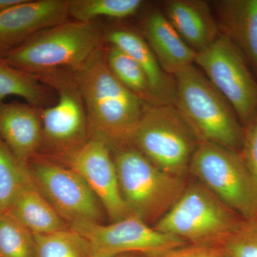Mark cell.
<instances>
[{
	"label": "cell",
	"mask_w": 257,
	"mask_h": 257,
	"mask_svg": "<svg viewBox=\"0 0 257 257\" xmlns=\"http://www.w3.org/2000/svg\"><path fill=\"white\" fill-rule=\"evenodd\" d=\"M75 71L89 138L104 140L112 150L133 146L146 103L114 77L101 48Z\"/></svg>",
	"instance_id": "cell-1"
},
{
	"label": "cell",
	"mask_w": 257,
	"mask_h": 257,
	"mask_svg": "<svg viewBox=\"0 0 257 257\" xmlns=\"http://www.w3.org/2000/svg\"><path fill=\"white\" fill-rule=\"evenodd\" d=\"M175 105L199 143L216 144L237 151L243 131L229 103L194 64L173 75Z\"/></svg>",
	"instance_id": "cell-2"
},
{
	"label": "cell",
	"mask_w": 257,
	"mask_h": 257,
	"mask_svg": "<svg viewBox=\"0 0 257 257\" xmlns=\"http://www.w3.org/2000/svg\"><path fill=\"white\" fill-rule=\"evenodd\" d=\"M101 41L100 29L94 22L66 21L38 32L0 57L34 75L62 67L76 69L100 49Z\"/></svg>",
	"instance_id": "cell-3"
},
{
	"label": "cell",
	"mask_w": 257,
	"mask_h": 257,
	"mask_svg": "<svg viewBox=\"0 0 257 257\" xmlns=\"http://www.w3.org/2000/svg\"><path fill=\"white\" fill-rule=\"evenodd\" d=\"M112 151L120 192L130 214L155 225L173 207L188 184L184 177L160 170L134 146Z\"/></svg>",
	"instance_id": "cell-4"
},
{
	"label": "cell",
	"mask_w": 257,
	"mask_h": 257,
	"mask_svg": "<svg viewBox=\"0 0 257 257\" xmlns=\"http://www.w3.org/2000/svg\"><path fill=\"white\" fill-rule=\"evenodd\" d=\"M242 218L202 184H189L153 227L192 244L217 246Z\"/></svg>",
	"instance_id": "cell-5"
},
{
	"label": "cell",
	"mask_w": 257,
	"mask_h": 257,
	"mask_svg": "<svg viewBox=\"0 0 257 257\" xmlns=\"http://www.w3.org/2000/svg\"><path fill=\"white\" fill-rule=\"evenodd\" d=\"M189 172L242 219L257 216V182L239 152L208 143H199Z\"/></svg>",
	"instance_id": "cell-6"
},
{
	"label": "cell",
	"mask_w": 257,
	"mask_h": 257,
	"mask_svg": "<svg viewBox=\"0 0 257 257\" xmlns=\"http://www.w3.org/2000/svg\"><path fill=\"white\" fill-rule=\"evenodd\" d=\"M199 143L175 105L145 104L133 146L160 170L184 177Z\"/></svg>",
	"instance_id": "cell-7"
},
{
	"label": "cell",
	"mask_w": 257,
	"mask_h": 257,
	"mask_svg": "<svg viewBox=\"0 0 257 257\" xmlns=\"http://www.w3.org/2000/svg\"><path fill=\"white\" fill-rule=\"evenodd\" d=\"M194 64L204 71L244 124L256 116L257 82L229 37L219 35L207 48L197 52Z\"/></svg>",
	"instance_id": "cell-8"
},
{
	"label": "cell",
	"mask_w": 257,
	"mask_h": 257,
	"mask_svg": "<svg viewBox=\"0 0 257 257\" xmlns=\"http://www.w3.org/2000/svg\"><path fill=\"white\" fill-rule=\"evenodd\" d=\"M69 227L87 241L91 257H114L128 253L153 256L188 243L158 231L133 215L109 224L81 222Z\"/></svg>",
	"instance_id": "cell-9"
},
{
	"label": "cell",
	"mask_w": 257,
	"mask_h": 257,
	"mask_svg": "<svg viewBox=\"0 0 257 257\" xmlns=\"http://www.w3.org/2000/svg\"><path fill=\"white\" fill-rule=\"evenodd\" d=\"M28 167L34 183L69 226L101 223L104 208L75 171L45 160L30 162Z\"/></svg>",
	"instance_id": "cell-10"
},
{
	"label": "cell",
	"mask_w": 257,
	"mask_h": 257,
	"mask_svg": "<svg viewBox=\"0 0 257 257\" xmlns=\"http://www.w3.org/2000/svg\"><path fill=\"white\" fill-rule=\"evenodd\" d=\"M38 79L56 88L57 103L44 109L41 121L43 141L66 156L89 140L85 106L74 78L50 71L37 74Z\"/></svg>",
	"instance_id": "cell-11"
},
{
	"label": "cell",
	"mask_w": 257,
	"mask_h": 257,
	"mask_svg": "<svg viewBox=\"0 0 257 257\" xmlns=\"http://www.w3.org/2000/svg\"><path fill=\"white\" fill-rule=\"evenodd\" d=\"M112 150L104 140L89 138L64 156L68 167L82 177L104 208L111 222L131 215L120 192Z\"/></svg>",
	"instance_id": "cell-12"
},
{
	"label": "cell",
	"mask_w": 257,
	"mask_h": 257,
	"mask_svg": "<svg viewBox=\"0 0 257 257\" xmlns=\"http://www.w3.org/2000/svg\"><path fill=\"white\" fill-rule=\"evenodd\" d=\"M70 0H23L0 13V55L67 21Z\"/></svg>",
	"instance_id": "cell-13"
},
{
	"label": "cell",
	"mask_w": 257,
	"mask_h": 257,
	"mask_svg": "<svg viewBox=\"0 0 257 257\" xmlns=\"http://www.w3.org/2000/svg\"><path fill=\"white\" fill-rule=\"evenodd\" d=\"M0 140L28 165L43 143L41 118L35 106L0 102Z\"/></svg>",
	"instance_id": "cell-14"
},
{
	"label": "cell",
	"mask_w": 257,
	"mask_h": 257,
	"mask_svg": "<svg viewBox=\"0 0 257 257\" xmlns=\"http://www.w3.org/2000/svg\"><path fill=\"white\" fill-rule=\"evenodd\" d=\"M106 40L132 57L143 69L157 104H175V79L162 68L145 39L132 30L119 29L109 32Z\"/></svg>",
	"instance_id": "cell-15"
},
{
	"label": "cell",
	"mask_w": 257,
	"mask_h": 257,
	"mask_svg": "<svg viewBox=\"0 0 257 257\" xmlns=\"http://www.w3.org/2000/svg\"><path fill=\"white\" fill-rule=\"evenodd\" d=\"M146 41L162 68L173 76L194 64L197 52L186 43L167 17L160 13L149 15L145 25Z\"/></svg>",
	"instance_id": "cell-16"
},
{
	"label": "cell",
	"mask_w": 257,
	"mask_h": 257,
	"mask_svg": "<svg viewBox=\"0 0 257 257\" xmlns=\"http://www.w3.org/2000/svg\"><path fill=\"white\" fill-rule=\"evenodd\" d=\"M167 13L174 28L195 52L205 50L219 37L217 24L206 3L176 0L167 5Z\"/></svg>",
	"instance_id": "cell-17"
},
{
	"label": "cell",
	"mask_w": 257,
	"mask_h": 257,
	"mask_svg": "<svg viewBox=\"0 0 257 257\" xmlns=\"http://www.w3.org/2000/svg\"><path fill=\"white\" fill-rule=\"evenodd\" d=\"M223 35L229 37L257 69V0H230L219 4Z\"/></svg>",
	"instance_id": "cell-18"
},
{
	"label": "cell",
	"mask_w": 257,
	"mask_h": 257,
	"mask_svg": "<svg viewBox=\"0 0 257 257\" xmlns=\"http://www.w3.org/2000/svg\"><path fill=\"white\" fill-rule=\"evenodd\" d=\"M8 212L34 234H50L69 227L32 179L18 194Z\"/></svg>",
	"instance_id": "cell-19"
},
{
	"label": "cell",
	"mask_w": 257,
	"mask_h": 257,
	"mask_svg": "<svg viewBox=\"0 0 257 257\" xmlns=\"http://www.w3.org/2000/svg\"><path fill=\"white\" fill-rule=\"evenodd\" d=\"M31 181L28 165L19 161L0 140V216L9 211L18 194Z\"/></svg>",
	"instance_id": "cell-20"
},
{
	"label": "cell",
	"mask_w": 257,
	"mask_h": 257,
	"mask_svg": "<svg viewBox=\"0 0 257 257\" xmlns=\"http://www.w3.org/2000/svg\"><path fill=\"white\" fill-rule=\"evenodd\" d=\"M106 63L118 80L148 104H158L143 69L132 57L110 45L105 55Z\"/></svg>",
	"instance_id": "cell-21"
},
{
	"label": "cell",
	"mask_w": 257,
	"mask_h": 257,
	"mask_svg": "<svg viewBox=\"0 0 257 257\" xmlns=\"http://www.w3.org/2000/svg\"><path fill=\"white\" fill-rule=\"evenodd\" d=\"M10 96H20L35 106L45 99V91L36 76L15 68L0 57V102Z\"/></svg>",
	"instance_id": "cell-22"
},
{
	"label": "cell",
	"mask_w": 257,
	"mask_h": 257,
	"mask_svg": "<svg viewBox=\"0 0 257 257\" xmlns=\"http://www.w3.org/2000/svg\"><path fill=\"white\" fill-rule=\"evenodd\" d=\"M143 4L141 0H70L69 15L83 23L99 17L126 18L135 14Z\"/></svg>",
	"instance_id": "cell-23"
},
{
	"label": "cell",
	"mask_w": 257,
	"mask_h": 257,
	"mask_svg": "<svg viewBox=\"0 0 257 257\" xmlns=\"http://www.w3.org/2000/svg\"><path fill=\"white\" fill-rule=\"evenodd\" d=\"M34 236L36 257H91L87 241L70 227Z\"/></svg>",
	"instance_id": "cell-24"
},
{
	"label": "cell",
	"mask_w": 257,
	"mask_h": 257,
	"mask_svg": "<svg viewBox=\"0 0 257 257\" xmlns=\"http://www.w3.org/2000/svg\"><path fill=\"white\" fill-rule=\"evenodd\" d=\"M0 257H36L33 233L9 212L0 216Z\"/></svg>",
	"instance_id": "cell-25"
},
{
	"label": "cell",
	"mask_w": 257,
	"mask_h": 257,
	"mask_svg": "<svg viewBox=\"0 0 257 257\" xmlns=\"http://www.w3.org/2000/svg\"><path fill=\"white\" fill-rule=\"evenodd\" d=\"M219 247L228 257H257V216L241 219Z\"/></svg>",
	"instance_id": "cell-26"
},
{
	"label": "cell",
	"mask_w": 257,
	"mask_h": 257,
	"mask_svg": "<svg viewBox=\"0 0 257 257\" xmlns=\"http://www.w3.org/2000/svg\"><path fill=\"white\" fill-rule=\"evenodd\" d=\"M247 125L239 153L257 182V115Z\"/></svg>",
	"instance_id": "cell-27"
},
{
	"label": "cell",
	"mask_w": 257,
	"mask_h": 257,
	"mask_svg": "<svg viewBox=\"0 0 257 257\" xmlns=\"http://www.w3.org/2000/svg\"><path fill=\"white\" fill-rule=\"evenodd\" d=\"M218 249L217 246L187 243L164 253L145 257H214Z\"/></svg>",
	"instance_id": "cell-28"
},
{
	"label": "cell",
	"mask_w": 257,
	"mask_h": 257,
	"mask_svg": "<svg viewBox=\"0 0 257 257\" xmlns=\"http://www.w3.org/2000/svg\"><path fill=\"white\" fill-rule=\"evenodd\" d=\"M23 1V0H0V13Z\"/></svg>",
	"instance_id": "cell-29"
},
{
	"label": "cell",
	"mask_w": 257,
	"mask_h": 257,
	"mask_svg": "<svg viewBox=\"0 0 257 257\" xmlns=\"http://www.w3.org/2000/svg\"><path fill=\"white\" fill-rule=\"evenodd\" d=\"M214 257H228L222 251H221V248L219 247V249L216 251L215 255H214Z\"/></svg>",
	"instance_id": "cell-30"
},
{
	"label": "cell",
	"mask_w": 257,
	"mask_h": 257,
	"mask_svg": "<svg viewBox=\"0 0 257 257\" xmlns=\"http://www.w3.org/2000/svg\"><path fill=\"white\" fill-rule=\"evenodd\" d=\"M114 257H138V256H136V254H134V253H128V254L119 255V256H114Z\"/></svg>",
	"instance_id": "cell-31"
}]
</instances>
